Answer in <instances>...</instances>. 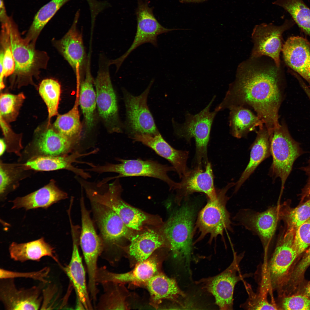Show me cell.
Instances as JSON below:
<instances>
[{"label": "cell", "instance_id": "obj_23", "mask_svg": "<svg viewBox=\"0 0 310 310\" xmlns=\"http://www.w3.org/2000/svg\"><path fill=\"white\" fill-rule=\"evenodd\" d=\"M149 147L156 154L167 160L181 179L189 170L187 166L189 152L179 150L171 146L158 133L154 135L136 134L131 137Z\"/></svg>", "mask_w": 310, "mask_h": 310}, {"label": "cell", "instance_id": "obj_40", "mask_svg": "<svg viewBox=\"0 0 310 310\" xmlns=\"http://www.w3.org/2000/svg\"><path fill=\"white\" fill-rule=\"evenodd\" d=\"M243 282L248 297L241 305V307L248 310L278 309L276 304L269 302L268 296L269 291L265 284L259 282V289L256 292H255L250 284L243 280Z\"/></svg>", "mask_w": 310, "mask_h": 310}, {"label": "cell", "instance_id": "obj_22", "mask_svg": "<svg viewBox=\"0 0 310 310\" xmlns=\"http://www.w3.org/2000/svg\"><path fill=\"white\" fill-rule=\"evenodd\" d=\"M77 228H73L71 232L73 247L71 259L69 264L63 267L64 272L74 288L76 296L82 303L85 310H93L86 283V274L78 247Z\"/></svg>", "mask_w": 310, "mask_h": 310}, {"label": "cell", "instance_id": "obj_21", "mask_svg": "<svg viewBox=\"0 0 310 310\" xmlns=\"http://www.w3.org/2000/svg\"><path fill=\"white\" fill-rule=\"evenodd\" d=\"M177 189L178 197L181 199L195 192L205 193L209 199L213 201L217 197L214 184V175L211 164L208 162L203 169L196 165L189 170L182 177Z\"/></svg>", "mask_w": 310, "mask_h": 310}, {"label": "cell", "instance_id": "obj_53", "mask_svg": "<svg viewBox=\"0 0 310 310\" xmlns=\"http://www.w3.org/2000/svg\"><path fill=\"white\" fill-rule=\"evenodd\" d=\"M75 305V309H85L84 306L79 298L76 296Z\"/></svg>", "mask_w": 310, "mask_h": 310}, {"label": "cell", "instance_id": "obj_26", "mask_svg": "<svg viewBox=\"0 0 310 310\" xmlns=\"http://www.w3.org/2000/svg\"><path fill=\"white\" fill-rule=\"evenodd\" d=\"M80 15L79 10L75 14L69 30L57 43L58 49L75 72L78 78L84 65L85 55L82 36L77 27Z\"/></svg>", "mask_w": 310, "mask_h": 310}, {"label": "cell", "instance_id": "obj_54", "mask_svg": "<svg viewBox=\"0 0 310 310\" xmlns=\"http://www.w3.org/2000/svg\"><path fill=\"white\" fill-rule=\"evenodd\" d=\"M304 295L310 297V282L305 286L304 290Z\"/></svg>", "mask_w": 310, "mask_h": 310}, {"label": "cell", "instance_id": "obj_28", "mask_svg": "<svg viewBox=\"0 0 310 310\" xmlns=\"http://www.w3.org/2000/svg\"><path fill=\"white\" fill-rule=\"evenodd\" d=\"M9 251L11 259L17 261H39L43 257L48 256L59 263L54 248L43 237L25 243L13 242L9 246Z\"/></svg>", "mask_w": 310, "mask_h": 310}, {"label": "cell", "instance_id": "obj_10", "mask_svg": "<svg viewBox=\"0 0 310 310\" xmlns=\"http://www.w3.org/2000/svg\"><path fill=\"white\" fill-rule=\"evenodd\" d=\"M116 179L109 185L107 190L104 193L84 187L87 195L90 201L105 205L113 210L128 228L139 230L147 220V216L143 212L127 204L121 199L120 197L121 186L118 179Z\"/></svg>", "mask_w": 310, "mask_h": 310}, {"label": "cell", "instance_id": "obj_35", "mask_svg": "<svg viewBox=\"0 0 310 310\" xmlns=\"http://www.w3.org/2000/svg\"><path fill=\"white\" fill-rule=\"evenodd\" d=\"M23 163H5L0 165V196L4 200L7 195L16 189L20 181L28 175V171Z\"/></svg>", "mask_w": 310, "mask_h": 310}, {"label": "cell", "instance_id": "obj_30", "mask_svg": "<svg viewBox=\"0 0 310 310\" xmlns=\"http://www.w3.org/2000/svg\"><path fill=\"white\" fill-rule=\"evenodd\" d=\"M146 285L150 296V303L156 309L164 299L178 302L179 297L185 296L174 279L160 272L152 278Z\"/></svg>", "mask_w": 310, "mask_h": 310}, {"label": "cell", "instance_id": "obj_15", "mask_svg": "<svg viewBox=\"0 0 310 310\" xmlns=\"http://www.w3.org/2000/svg\"><path fill=\"white\" fill-rule=\"evenodd\" d=\"M1 24L8 36L15 63L14 73L18 78L31 76L39 62V55L35 50L34 44L21 37L17 26L11 16L1 22Z\"/></svg>", "mask_w": 310, "mask_h": 310}, {"label": "cell", "instance_id": "obj_6", "mask_svg": "<svg viewBox=\"0 0 310 310\" xmlns=\"http://www.w3.org/2000/svg\"><path fill=\"white\" fill-rule=\"evenodd\" d=\"M194 212L185 205L176 212L166 223L164 233L175 257L183 259L189 267L192 249Z\"/></svg>", "mask_w": 310, "mask_h": 310}, {"label": "cell", "instance_id": "obj_51", "mask_svg": "<svg viewBox=\"0 0 310 310\" xmlns=\"http://www.w3.org/2000/svg\"><path fill=\"white\" fill-rule=\"evenodd\" d=\"M298 81L302 88L308 96L310 101V89L301 78L299 79Z\"/></svg>", "mask_w": 310, "mask_h": 310}, {"label": "cell", "instance_id": "obj_19", "mask_svg": "<svg viewBox=\"0 0 310 310\" xmlns=\"http://www.w3.org/2000/svg\"><path fill=\"white\" fill-rule=\"evenodd\" d=\"M161 261L158 257L151 256L147 259L137 263L131 271L123 273L111 272L105 266L98 267L96 280L100 284L112 282L123 284L129 283L135 285H146L153 276L159 273Z\"/></svg>", "mask_w": 310, "mask_h": 310}, {"label": "cell", "instance_id": "obj_24", "mask_svg": "<svg viewBox=\"0 0 310 310\" xmlns=\"http://www.w3.org/2000/svg\"><path fill=\"white\" fill-rule=\"evenodd\" d=\"M282 51L286 64L310 86V42L301 37L291 36L285 42Z\"/></svg>", "mask_w": 310, "mask_h": 310}, {"label": "cell", "instance_id": "obj_11", "mask_svg": "<svg viewBox=\"0 0 310 310\" xmlns=\"http://www.w3.org/2000/svg\"><path fill=\"white\" fill-rule=\"evenodd\" d=\"M82 230L80 244L85 262L88 277V287L91 292L98 288L96 274L98 258L102 251L103 243L96 231L90 213L85 206L83 197L80 199Z\"/></svg>", "mask_w": 310, "mask_h": 310}, {"label": "cell", "instance_id": "obj_9", "mask_svg": "<svg viewBox=\"0 0 310 310\" xmlns=\"http://www.w3.org/2000/svg\"><path fill=\"white\" fill-rule=\"evenodd\" d=\"M94 217L102 236L103 248L100 257L109 264L113 263L114 247L123 238L131 239V229L109 208L91 201Z\"/></svg>", "mask_w": 310, "mask_h": 310}, {"label": "cell", "instance_id": "obj_2", "mask_svg": "<svg viewBox=\"0 0 310 310\" xmlns=\"http://www.w3.org/2000/svg\"><path fill=\"white\" fill-rule=\"evenodd\" d=\"M295 232L286 229L281 234L270 258L262 264L260 281L267 286L271 297L274 291L279 293L283 288L298 257L293 246Z\"/></svg>", "mask_w": 310, "mask_h": 310}, {"label": "cell", "instance_id": "obj_7", "mask_svg": "<svg viewBox=\"0 0 310 310\" xmlns=\"http://www.w3.org/2000/svg\"><path fill=\"white\" fill-rule=\"evenodd\" d=\"M235 185V183L230 182L223 188L216 189L217 199L213 201L209 199L200 211L196 222V227L200 234L197 241L209 234L211 242L219 235L222 237L225 230H232L230 214L226 206L229 198L226 194Z\"/></svg>", "mask_w": 310, "mask_h": 310}, {"label": "cell", "instance_id": "obj_3", "mask_svg": "<svg viewBox=\"0 0 310 310\" xmlns=\"http://www.w3.org/2000/svg\"><path fill=\"white\" fill-rule=\"evenodd\" d=\"M270 140L272 162L269 175L273 179H280L282 191L294 163L304 151L300 143L291 136L283 121L270 136Z\"/></svg>", "mask_w": 310, "mask_h": 310}, {"label": "cell", "instance_id": "obj_43", "mask_svg": "<svg viewBox=\"0 0 310 310\" xmlns=\"http://www.w3.org/2000/svg\"><path fill=\"white\" fill-rule=\"evenodd\" d=\"M50 270V268L48 267H45L37 271L22 272L10 271L0 268V278H28L38 281L41 283H46L49 281L48 278Z\"/></svg>", "mask_w": 310, "mask_h": 310}, {"label": "cell", "instance_id": "obj_48", "mask_svg": "<svg viewBox=\"0 0 310 310\" xmlns=\"http://www.w3.org/2000/svg\"><path fill=\"white\" fill-rule=\"evenodd\" d=\"M301 169L305 173L307 177L306 182L303 189L307 194L310 195V157L306 165L301 168Z\"/></svg>", "mask_w": 310, "mask_h": 310}, {"label": "cell", "instance_id": "obj_8", "mask_svg": "<svg viewBox=\"0 0 310 310\" xmlns=\"http://www.w3.org/2000/svg\"><path fill=\"white\" fill-rule=\"evenodd\" d=\"M244 255L243 253L237 255L234 253L232 262L224 270L216 276L203 278L197 282L201 284L204 288L214 297L216 303L221 310L233 309L235 285L251 276L250 274L243 275L240 272L239 264Z\"/></svg>", "mask_w": 310, "mask_h": 310}, {"label": "cell", "instance_id": "obj_33", "mask_svg": "<svg viewBox=\"0 0 310 310\" xmlns=\"http://www.w3.org/2000/svg\"><path fill=\"white\" fill-rule=\"evenodd\" d=\"M79 88H78L75 103L68 112L58 115L52 126L60 133L76 142L80 138L82 125L78 108L79 104Z\"/></svg>", "mask_w": 310, "mask_h": 310}, {"label": "cell", "instance_id": "obj_20", "mask_svg": "<svg viewBox=\"0 0 310 310\" xmlns=\"http://www.w3.org/2000/svg\"><path fill=\"white\" fill-rule=\"evenodd\" d=\"M137 30L133 41L125 53L119 57L123 62L132 51L144 44L149 43L157 46V36L163 33L179 29H168L161 25L153 15L152 9L147 3L139 1L136 11Z\"/></svg>", "mask_w": 310, "mask_h": 310}, {"label": "cell", "instance_id": "obj_1", "mask_svg": "<svg viewBox=\"0 0 310 310\" xmlns=\"http://www.w3.org/2000/svg\"><path fill=\"white\" fill-rule=\"evenodd\" d=\"M278 69L251 61L242 63L235 80L215 110L218 112L237 106L250 107L270 135L280 125L279 111L284 97Z\"/></svg>", "mask_w": 310, "mask_h": 310}, {"label": "cell", "instance_id": "obj_18", "mask_svg": "<svg viewBox=\"0 0 310 310\" xmlns=\"http://www.w3.org/2000/svg\"><path fill=\"white\" fill-rule=\"evenodd\" d=\"M44 283L30 288H18L13 278L0 279V300L7 310L40 309Z\"/></svg>", "mask_w": 310, "mask_h": 310}, {"label": "cell", "instance_id": "obj_27", "mask_svg": "<svg viewBox=\"0 0 310 310\" xmlns=\"http://www.w3.org/2000/svg\"><path fill=\"white\" fill-rule=\"evenodd\" d=\"M67 197V193L60 189L53 179L40 189L11 201L12 209L23 208L26 210L42 208L46 209L53 204Z\"/></svg>", "mask_w": 310, "mask_h": 310}, {"label": "cell", "instance_id": "obj_36", "mask_svg": "<svg viewBox=\"0 0 310 310\" xmlns=\"http://www.w3.org/2000/svg\"><path fill=\"white\" fill-rule=\"evenodd\" d=\"M71 0H51L42 7L35 15L26 40L34 44L37 37L49 20L64 4Z\"/></svg>", "mask_w": 310, "mask_h": 310}, {"label": "cell", "instance_id": "obj_49", "mask_svg": "<svg viewBox=\"0 0 310 310\" xmlns=\"http://www.w3.org/2000/svg\"><path fill=\"white\" fill-rule=\"evenodd\" d=\"M4 57V51L2 49L1 50L0 54V88L1 90L5 87V85L3 82V59Z\"/></svg>", "mask_w": 310, "mask_h": 310}, {"label": "cell", "instance_id": "obj_44", "mask_svg": "<svg viewBox=\"0 0 310 310\" xmlns=\"http://www.w3.org/2000/svg\"><path fill=\"white\" fill-rule=\"evenodd\" d=\"M310 245V217L295 231L293 246L298 257Z\"/></svg>", "mask_w": 310, "mask_h": 310}, {"label": "cell", "instance_id": "obj_4", "mask_svg": "<svg viewBox=\"0 0 310 310\" xmlns=\"http://www.w3.org/2000/svg\"><path fill=\"white\" fill-rule=\"evenodd\" d=\"M216 97L212 99L203 109L198 113L193 115L186 113L184 122L180 124L172 120L175 134L179 138H183L189 143L192 138L195 140V160L197 165L206 166L208 162L207 147L210 140L212 125L218 112L210 111V108Z\"/></svg>", "mask_w": 310, "mask_h": 310}, {"label": "cell", "instance_id": "obj_16", "mask_svg": "<svg viewBox=\"0 0 310 310\" xmlns=\"http://www.w3.org/2000/svg\"><path fill=\"white\" fill-rule=\"evenodd\" d=\"M94 83L100 116L110 132H121L123 126L119 119L117 97L108 71H99Z\"/></svg>", "mask_w": 310, "mask_h": 310}, {"label": "cell", "instance_id": "obj_17", "mask_svg": "<svg viewBox=\"0 0 310 310\" xmlns=\"http://www.w3.org/2000/svg\"><path fill=\"white\" fill-rule=\"evenodd\" d=\"M286 20L280 26L272 23H262L255 26L252 34L254 46L252 52L253 58L266 55L272 58L276 67L280 66V54L282 46L281 37L283 32L293 24Z\"/></svg>", "mask_w": 310, "mask_h": 310}, {"label": "cell", "instance_id": "obj_42", "mask_svg": "<svg viewBox=\"0 0 310 310\" xmlns=\"http://www.w3.org/2000/svg\"><path fill=\"white\" fill-rule=\"evenodd\" d=\"M25 99V96L22 93L16 95L8 93L1 94L0 118L7 123L15 121Z\"/></svg>", "mask_w": 310, "mask_h": 310}, {"label": "cell", "instance_id": "obj_45", "mask_svg": "<svg viewBox=\"0 0 310 310\" xmlns=\"http://www.w3.org/2000/svg\"><path fill=\"white\" fill-rule=\"evenodd\" d=\"M1 44L4 51L3 77H7L13 73L15 70V63L12 53L8 36L5 30L1 28Z\"/></svg>", "mask_w": 310, "mask_h": 310}, {"label": "cell", "instance_id": "obj_46", "mask_svg": "<svg viewBox=\"0 0 310 310\" xmlns=\"http://www.w3.org/2000/svg\"><path fill=\"white\" fill-rule=\"evenodd\" d=\"M282 301L281 309L310 310V299L305 295L285 296Z\"/></svg>", "mask_w": 310, "mask_h": 310}, {"label": "cell", "instance_id": "obj_25", "mask_svg": "<svg viewBox=\"0 0 310 310\" xmlns=\"http://www.w3.org/2000/svg\"><path fill=\"white\" fill-rule=\"evenodd\" d=\"M96 152L97 151L95 149L85 153L76 152L70 155L39 156L30 159L24 164L27 169L36 171H50L66 169L84 179H87L91 177L90 175L84 170L74 166L72 164L74 162L85 163V162L78 161L77 159Z\"/></svg>", "mask_w": 310, "mask_h": 310}, {"label": "cell", "instance_id": "obj_14", "mask_svg": "<svg viewBox=\"0 0 310 310\" xmlns=\"http://www.w3.org/2000/svg\"><path fill=\"white\" fill-rule=\"evenodd\" d=\"M76 144L48 123L44 128L36 130L33 140L26 147L20 157L24 156L27 161L38 157L66 154Z\"/></svg>", "mask_w": 310, "mask_h": 310}, {"label": "cell", "instance_id": "obj_13", "mask_svg": "<svg viewBox=\"0 0 310 310\" xmlns=\"http://www.w3.org/2000/svg\"><path fill=\"white\" fill-rule=\"evenodd\" d=\"M238 223L257 235L262 243L264 259L268 257L270 245L280 219L279 205L271 207L262 212L242 209L234 217Z\"/></svg>", "mask_w": 310, "mask_h": 310}, {"label": "cell", "instance_id": "obj_41", "mask_svg": "<svg viewBox=\"0 0 310 310\" xmlns=\"http://www.w3.org/2000/svg\"><path fill=\"white\" fill-rule=\"evenodd\" d=\"M293 208L279 205L280 219L286 225V229L295 231L298 227L310 217V197Z\"/></svg>", "mask_w": 310, "mask_h": 310}, {"label": "cell", "instance_id": "obj_5", "mask_svg": "<svg viewBox=\"0 0 310 310\" xmlns=\"http://www.w3.org/2000/svg\"><path fill=\"white\" fill-rule=\"evenodd\" d=\"M117 160L120 163H107L102 165H96L92 163L91 168L87 170L100 173L112 172L119 174L117 176L107 178L102 180L103 184L113 179L122 177L144 176L161 180L166 182L170 189H177L179 187V183L173 181L168 175V172L175 171L173 166L163 164L155 161L140 159L125 160L117 158Z\"/></svg>", "mask_w": 310, "mask_h": 310}, {"label": "cell", "instance_id": "obj_37", "mask_svg": "<svg viewBox=\"0 0 310 310\" xmlns=\"http://www.w3.org/2000/svg\"><path fill=\"white\" fill-rule=\"evenodd\" d=\"M103 288L94 307L96 310L125 309V303L122 290V284L112 282L100 284Z\"/></svg>", "mask_w": 310, "mask_h": 310}, {"label": "cell", "instance_id": "obj_39", "mask_svg": "<svg viewBox=\"0 0 310 310\" xmlns=\"http://www.w3.org/2000/svg\"><path fill=\"white\" fill-rule=\"evenodd\" d=\"M39 93L45 103L48 113V123L52 117L58 115V110L61 92V86L57 81L46 79L42 81Z\"/></svg>", "mask_w": 310, "mask_h": 310}, {"label": "cell", "instance_id": "obj_38", "mask_svg": "<svg viewBox=\"0 0 310 310\" xmlns=\"http://www.w3.org/2000/svg\"><path fill=\"white\" fill-rule=\"evenodd\" d=\"M272 4L287 11L298 26L310 37V9L302 0H276Z\"/></svg>", "mask_w": 310, "mask_h": 310}, {"label": "cell", "instance_id": "obj_47", "mask_svg": "<svg viewBox=\"0 0 310 310\" xmlns=\"http://www.w3.org/2000/svg\"><path fill=\"white\" fill-rule=\"evenodd\" d=\"M308 248L300 261L289 276L286 285L290 282L295 283L298 282L302 279L305 270L310 265V245Z\"/></svg>", "mask_w": 310, "mask_h": 310}, {"label": "cell", "instance_id": "obj_34", "mask_svg": "<svg viewBox=\"0 0 310 310\" xmlns=\"http://www.w3.org/2000/svg\"><path fill=\"white\" fill-rule=\"evenodd\" d=\"M93 85V79L88 68L85 78L80 84L79 101L86 125L88 129H91L94 126L96 106V94Z\"/></svg>", "mask_w": 310, "mask_h": 310}, {"label": "cell", "instance_id": "obj_50", "mask_svg": "<svg viewBox=\"0 0 310 310\" xmlns=\"http://www.w3.org/2000/svg\"><path fill=\"white\" fill-rule=\"evenodd\" d=\"M0 21L1 22L7 19L8 16L6 11L4 0H0Z\"/></svg>", "mask_w": 310, "mask_h": 310}, {"label": "cell", "instance_id": "obj_55", "mask_svg": "<svg viewBox=\"0 0 310 310\" xmlns=\"http://www.w3.org/2000/svg\"><path fill=\"white\" fill-rule=\"evenodd\" d=\"M206 0H179L181 3L199 2L204 1Z\"/></svg>", "mask_w": 310, "mask_h": 310}, {"label": "cell", "instance_id": "obj_52", "mask_svg": "<svg viewBox=\"0 0 310 310\" xmlns=\"http://www.w3.org/2000/svg\"><path fill=\"white\" fill-rule=\"evenodd\" d=\"M0 156L3 154L5 150H6L7 146L4 139L1 138L0 140Z\"/></svg>", "mask_w": 310, "mask_h": 310}, {"label": "cell", "instance_id": "obj_31", "mask_svg": "<svg viewBox=\"0 0 310 310\" xmlns=\"http://www.w3.org/2000/svg\"><path fill=\"white\" fill-rule=\"evenodd\" d=\"M130 239L128 253L131 258L137 263L148 258L165 243L161 236L152 230L133 236Z\"/></svg>", "mask_w": 310, "mask_h": 310}, {"label": "cell", "instance_id": "obj_12", "mask_svg": "<svg viewBox=\"0 0 310 310\" xmlns=\"http://www.w3.org/2000/svg\"><path fill=\"white\" fill-rule=\"evenodd\" d=\"M154 80L140 95L134 96L124 90L126 111L125 129L132 137L136 134L159 133L147 105V98Z\"/></svg>", "mask_w": 310, "mask_h": 310}, {"label": "cell", "instance_id": "obj_32", "mask_svg": "<svg viewBox=\"0 0 310 310\" xmlns=\"http://www.w3.org/2000/svg\"><path fill=\"white\" fill-rule=\"evenodd\" d=\"M230 110L229 120L230 133L234 137L241 138L255 130L256 127L264 125L257 115L245 107L237 106Z\"/></svg>", "mask_w": 310, "mask_h": 310}, {"label": "cell", "instance_id": "obj_29", "mask_svg": "<svg viewBox=\"0 0 310 310\" xmlns=\"http://www.w3.org/2000/svg\"><path fill=\"white\" fill-rule=\"evenodd\" d=\"M250 158L247 166L235 183V193L253 173L259 164L270 155V135L265 125L259 128L256 137L251 146Z\"/></svg>", "mask_w": 310, "mask_h": 310}]
</instances>
